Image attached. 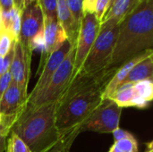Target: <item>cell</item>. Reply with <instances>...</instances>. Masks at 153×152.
<instances>
[{
	"mask_svg": "<svg viewBox=\"0 0 153 152\" xmlns=\"http://www.w3.org/2000/svg\"><path fill=\"white\" fill-rule=\"evenodd\" d=\"M45 18H57V0H39Z\"/></svg>",
	"mask_w": 153,
	"mask_h": 152,
	"instance_id": "cb8c5ba5",
	"label": "cell"
},
{
	"mask_svg": "<svg viewBox=\"0 0 153 152\" xmlns=\"http://www.w3.org/2000/svg\"><path fill=\"white\" fill-rule=\"evenodd\" d=\"M73 46L74 45L68 39H66L62 44V46H60L57 49H56L53 53H51L48 56V58L43 64L41 72L39 73V76L34 88L28 94V101L33 99L35 97H37L40 92H42L45 90V88L49 83L53 74L57 70V68L62 64V62L65 60V58L68 55Z\"/></svg>",
	"mask_w": 153,
	"mask_h": 152,
	"instance_id": "9c48e42d",
	"label": "cell"
},
{
	"mask_svg": "<svg viewBox=\"0 0 153 152\" xmlns=\"http://www.w3.org/2000/svg\"><path fill=\"white\" fill-rule=\"evenodd\" d=\"M32 51L25 48L19 40L14 42L13 56L10 65L12 79L17 83L25 97L28 98V83L30 74V60Z\"/></svg>",
	"mask_w": 153,
	"mask_h": 152,
	"instance_id": "30bf717a",
	"label": "cell"
},
{
	"mask_svg": "<svg viewBox=\"0 0 153 152\" xmlns=\"http://www.w3.org/2000/svg\"><path fill=\"white\" fill-rule=\"evenodd\" d=\"M151 58H152V64H153V50H152V55H151Z\"/></svg>",
	"mask_w": 153,
	"mask_h": 152,
	"instance_id": "74e56055",
	"label": "cell"
},
{
	"mask_svg": "<svg viewBox=\"0 0 153 152\" xmlns=\"http://www.w3.org/2000/svg\"><path fill=\"white\" fill-rule=\"evenodd\" d=\"M134 83H124L122 84L117 90L115 92L113 97L110 99L115 101L120 108H129L130 102L134 98L135 91L134 88Z\"/></svg>",
	"mask_w": 153,
	"mask_h": 152,
	"instance_id": "d6986e66",
	"label": "cell"
},
{
	"mask_svg": "<svg viewBox=\"0 0 153 152\" xmlns=\"http://www.w3.org/2000/svg\"><path fill=\"white\" fill-rule=\"evenodd\" d=\"M13 2H14V6L17 9L22 11V0H13Z\"/></svg>",
	"mask_w": 153,
	"mask_h": 152,
	"instance_id": "1f68e13d",
	"label": "cell"
},
{
	"mask_svg": "<svg viewBox=\"0 0 153 152\" xmlns=\"http://www.w3.org/2000/svg\"><path fill=\"white\" fill-rule=\"evenodd\" d=\"M56 102L40 106L27 103L16 117L11 132L17 134L31 152L44 151L62 137L56 127Z\"/></svg>",
	"mask_w": 153,
	"mask_h": 152,
	"instance_id": "3957f363",
	"label": "cell"
},
{
	"mask_svg": "<svg viewBox=\"0 0 153 152\" xmlns=\"http://www.w3.org/2000/svg\"><path fill=\"white\" fill-rule=\"evenodd\" d=\"M98 0H82V13H94Z\"/></svg>",
	"mask_w": 153,
	"mask_h": 152,
	"instance_id": "f1b7e54d",
	"label": "cell"
},
{
	"mask_svg": "<svg viewBox=\"0 0 153 152\" xmlns=\"http://www.w3.org/2000/svg\"><path fill=\"white\" fill-rule=\"evenodd\" d=\"M76 22L80 25L82 18V0H66Z\"/></svg>",
	"mask_w": 153,
	"mask_h": 152,
	"instance_id": "d4e9b609",
	"label": "cell"
},
{
	"mask_svg": "<svg viewBox=\"0 0 153 152\" xmlns=\"http://www.w3.org/2000/svg\"><path fill=\"white\" fill-rule=\"evenodd\" d=\"M117 68L108 67L93 73H80L56 102V127L61 136L81 127L103 100V93Z\"/></svg>",
	"mask_w": 153,
	"mask_h": 152,
	"instance_id": "6da1fadb",
	"label": "cell"
},
{
	"mask_svg": "<svg viewBox=\"0 0 153 152\" xmlns=\"http://www.w3.org/2000/svg\"><path fill=\"white\" fill-rule=\"evenodd\" d=\"M113 137H114V140L115 142H117V141H121V140H125V139H131V138H134V135H132L129 132L127 131H125L121 128H117L113 133Z\"/></svg>",
	"mask_w": 153,
	"mask_h": 152,
	"instance_id": "83f0119b",
	"label": "cell"
},
{
	"mask_svg": "<svg viewBox=\"0 0 153 152\" xmlns=\"http://www.w3.org/2000/svg\"><path fill=\"white\" fill-rule=\"evenodd\" d=\"M118 29L119 24L111 20L100 23L99 34L78 74L93 73L108 68L116 46Z\"/></svg>",
	"mask_w": 153,
	"mask_h": 152,
	"instance_id": "277c9868",
	"label": "cell"
},
{
	"mask_svg": "<svg viewBox=\"0 0 153 152\" xmlns=\"http://www.w3.org/2000/svg\"><path fill=\"white\" fill-rule=\"evenodd\" d=\"M57 18L67 36V39L73 45H75L80 25L73 16L66 0H57Z\"/></svg>",
	"mask_w": 153,
	"mask_h": 152,
	"instance_id": "5bb4252c",
	"label": "cell"
},
{
	"mask_svg": "<svg viewBox=\"0 0 153 152\" xmlns=\"http://www.w3.org/2000/svg\"><path fill=\"white\" fill-rule=\"evenodd\" d=\"M4 152H31L27 144L14 133L11 132Z\"/></svg>",
	"mask_w": 153,
	"mask_h": 152,
	"instance_id": "44dd1931",
	"label": "cell"
},
{
	"mask_svg": "<svg viewBox=\"0 0 153 152\" xmlns=\"http://www.w3.org/2000/svg\"><path fill=\"white\" fill-rule=\"evenodd\" d=\"M134 91L137 96L151 103L153 100V81L144 80L134 84Z\"/></svg>",
	"mask_w": 153,
	"mask_h": 152,
	"instance_id": "ffe728a7",
	"label": "cell"
},
{
	"mask_svg": "<svg viewBox=\"0 0 153 152\" xmlns=\"http://www.w3.org/2000/svg\"><path fill=\"white\" fill-rule=\"evenodd\" d=\"M67 39V36L60 24L58 18H45L44 17V41L45 47L42 53L40 66L48 56L57 49ZM39 66V67H40Z\"/></svg>",
	"mask_w": 153,
	"mask_h": 152,
	"instance_id": "8fae6325",
	"label": "cell"
},
{
	"mask_svg": "<svg viewBox=\"0 0 153 152\" xmlns=\"http://www.w3.org/2000/svg\"><path fill=\"white\" fill-rule=\"evenodd\" d=\"M1 23H2V10L0 8V26H1Z\"/></svg>",
	"mask_w": 153,
	"mask_h": 152,
	"instance_id": "d590c367",
	"label": "cell"
},
{
	"mask_svg": "<svg viewBox=\"0 0 153 152\" xmlns=\"http://www.w3.org/2000/svg\"><path fill=\"white\" fill-rule=\"evenodd\" d=\"M120 108L110 99H104L100 106L81 126V133L85 131L100 133H110L119 127L122 114Z\"/></svg>",
	"mask_w": 153,
	"mask_h": 152,
	"instance_id": "8992f818",
	"label": "cell"
},
{
	"mask_svg": "<svg viewBox=\"0 0 153 152\" xmlns=\"http://www.w3.org/2000/svg\"><path fill=\"white\" fill-rule=\"evenodd\" d=\"M149 49H153V0L137 4L121 22L108 67L117 68Z\"/></svg>",
	"mask_w": 153,
	"mask_h": 152,
	"instance_id": "7a4b0ae2",
	"label": "cell"
},
{
	"mask_svg": "<svg viewBox=\"0 0 153 152\" xmlns=\"http://www.w3.org/2000/svg\"><path fill=\"white\" fill-rule=\"evenodd\" d=\"M13 7H15L13 0H0V8L2 12H8Z\"/></svg>",
	"mask_w": 153,
	"mask_h": 152,
	"instance_id": "f546056e",
	"label": "cell"
},
{
	"mask_svg": "<svg viewBox=\"0 0 153 152\" xmlns=\"http://www.w3.org/2000/svg\"><path fill=\"white\" fill-rule=\"evenodd\" d=\"M21 13L22 11L13 7L8 12H2L1 28L8 31L15 40H18L21 30Z\"/></svg>",
	"mask_w": 153,
	"mask_h": 152,
	"instance_id": "e0dca14e",
	"label": "cell"
},
{
	"mask_svg": "<svg viewBox=\"0 0 153 152\" xmlns=\"http://www.w3.org/2000/svg\"><path fill=\"white\" fill-rule=\"evenodd\" d=\"M27 101L28 98L12 80L0 99V113L4 116H17L27 105Z\"/></svg>",
	"mask_w": 153,
	"mask_h": 152,
	"instance_id": "7c38bea8",
	"label": "cell"
},
{
	"mask_svg": "<svg viewBox=\"0 0 153 152\" xmlns=\"http://www.w3.org/2000/svg\"><path fill=\"white\" fill-rule=\"evenodd\" d=\"M7 136H8V135H6V134L0 133V152L5 151Z\"/></svg>",
	"mask_w": 153,
	"mask_h": 152,
	"instance_id": "4dcf8cb0",
	"label": "cell"
},
{
	"mask_svg": "<svg viewBox=\"0 0 153 152\" xmlns=\"http://www.w3.org/2000/svg\"><path fill=\"white\" fill-rule=\"evenodd\" d=\"M100 27V21L94 13H85L82 15L79 34L75 44V56L73 79L80 73L94 42L99 34Z\"/></svg>",
	"mask_w": 153,
	"mask_h": 152,
	"instance_id": "52a82bcc",
	"label": "cell"
},
{
	"mask_svg": "<svg viewBox=\"0 0 153 152\" xmlns=\"http://www.w3.org/2000/svg\"><path fill=\"white\" fill-rule=\"evenodd\" d=\"M75 56V45H74L68 55L53 74L49 83L45 90L27 103L31 106H40L47 103L56 102L73 79Z\"/></svg>",
	"mask_w": 153,
	"mask_h": 152,
	"instance_id": "5b68a950",
	"label": "cell"
},
{
	"mask_svg": "<svg viewBox=\"0 0 153 152\" xmlns=\"http://www.w3.org/2000/svg\"><path fill=\"white\" fill-rule=\"evenodd\" d=\"M15 41L8 31L0 27V56L4 57L12 49Z\"/></svg>",
	"mask_w": 153,
	"mask_h": 152,
	"instance_id": "603a6c76",
	"label": "cell"
},
{
	"mask_svg": "<svg viewBox=\"0 0 153 152\" xmlns=\"http://www.w3.org/2000/svg\"><path fill=\"white\" fill-rule=\"evenodd\" d=\"M153 151V141L147 143V147H146V151L145 152H152Z\"/></svg>",
	"mask_w": 153,
	"mask_h": 152,
	"instance_id": "836d02e7",
	"label": "cell"
},
{
	"mask_svg": "<svg viewBox=\"0 0 153 152\" xmlns=\"http://www.w3.org/2000/svg\"><path fill=\"white\" fill-rule=\"evenodd\" d=\"M44 27V13L39 1H34L24 7L21 13V30L18 40L22 45L30 50L33 39Z\"/></svg>",
	"mask_w": 153,
	"mask_h": 152,
	"instance_id": "ba28073f",
	"label": "cell"
},
{
	"mask_svg": "<svg viewBox=\"0 0 153 152\" xmlns=\"http://www.w3.org/2000/svg\"><path fill=\"white\" fill-rule=\"evenodd\" d=\"M109 3H110V0H98L97 1L94 14L96 18L100 21V22H101L105 14L108 12L109 8Z\"/></svg>",
	"mask_w": 153,
	"mask_h": 152,
	"instance_id": "484cf974",
	"label": "cell"
},
{
	"mask_svg": "<svg viewBox=\"0 0 153 152\" xmlns=\"http://www.w3.org/2000/svg\"><path fill=\"white\" fill-rule=\"evenodd\" d=\"M144 80L153 81V64L151 56L139 62L131 70L125 83H135Z\"/></svg>",
	"mask_w": 153,
	"mask_h": 152,
	"instance_id": "2e32d148",
	"label": "cell"
},
{
	"mask_svg": "<svg viewBox=\"0 0 153 152\" xmlns=\"http://www.w3.org/2000/svg\"><path fill=\"white\" fill-rule=\"evenodd\" d=\"M153 49H149L146 50L135 56H134L133 58L127 60L126 62H125L124 64H122L119 67H117L116 73H114L113 77L111 78V80L108 82V83L107 84L104 93H103V99H111L113 97V95L115 94V92L117 90V89L125 83L129 73L131 72V70L142 60L149 57L152 53Z\"/></svg>",
	"mask_w": 153,
	"mask_h": 152,
	"instance_id": "4fadbf2b",
	"label": "cell"
},
{
	"mask_svg": "<svg viewBox=\"0 0 153 152\" xmlns=\"http://www.w3.org/2000/svg\"><path fill=\"white\" fill-rule=\"evenodd\" d=\"M114 2H115V0H110V3H109V7H110V6L113 4V3H114ZM108 9H109V8H108Z\"/></svg>",
	"mask_w": 153,
	"mask_h": 152,
	"instance_id": "8d00e7d4",
	"label": "cell"
},
{
	"mask_svg": "<svg viewBox=\"0 0 153 152\" xmlns=\"http://www.w3.org/2000/svg\"><path fill=\"white\" fill-rule=\"evenodd\" d=\"M152 152H153V151H152Z\"/></svg>",
	"mask_w": 153,
	"mask_h": 152,
	"instance_id": "60d3db41",
	"label": "cell"
},
{
	"mask_svg": "<svg viewBox=\"0 0 153 152\" xmlns=\"http://www.w3.org/2000/svg\"><path fill=\"white\" fill-rule=\"evenodd\" d=\"M79 133H81V127H76L71 130L70 132L63 135L56 144L42 152H71L70 149L72 147V144L74 143Z\"/></svg>",
	"mask_w": 153,
	"mask_h": 152,
	"instance_id": "ac0fdd59",
	"label": "cell"
},
{
	"mask_svg": "<svg viewBox=\"0 0 153 152\" xmlns=\"http://www.w3.org/2000/svg\"><path fill=\"white\" fill-rule=\"evenodd\" d=\"M3 58L2 56H0V76L3 74Z\"/></svg>",
	"mask_w": 153,
	"mask_h": 152,
	"instance_id": "e575fe53",
	"label": "cell"
},
{
	"mask_svg": "<svg viewBox=\"0 0 153 152\" xmlns=\"http://www.w3.org/2000/svg\"><path fill=\"white\" fill-rule=\"evenodd\" d=\"M108 152H138V142L135 138L115 142Z\"/></svg>",
	"mask_w": 153,
	"mask_h": 152,
	"instance_id": "7402d4cb",
	"label": "cell"
},
{
	"mask_svg": "<svg viewBox=\"0 0 153 152\" xmlns=\"http://www.w3.org/2000/svg\"><path fill=\"white\" fill-rule=\"evenodd\" d=\"M36 1H39V0H36Z\"/></svg>",
	"mask_w": 153,
	"mask_h": 152,
	"instance_id": "ab89813d",
	"label": "cell"
},
{
	"mask_svg": "<svg viewBox=\"0 0 153 152\" xmlns=\"http://www.w3.org/2000/svg\"><path fill=\"white\" fill-rule=\"evenodd\" d=\"M12 80L13 79H12V75H11L10 71L4 73L0 76V99L3 96V94L4 93V91L9 87L10 83L12 82Z\"/></svg>",
	"mask_w": 153,
	"mask_h": 152,
	"instance_id": "4316f807",
	"label": "cell"
},
{
	"mask_svg": "<svg viewBox=\"0 0 153 152\" xmlns=\"http://www.w3.org/2000/svg\"><path fill=\"white\" fill-rule=\"evenodd\" d=\"M34 1H36V0H22V9H23L24 7L28 6L29 4H30L31 3H33Z\"/></svg>",
	"mask_w": 153,
	"mask_h": 152,
	"instance_id": "d6a6232c",
	"label": "cell"
},
{
	"mask_svg": "<svg viewBox=\"0 0 153 152\" xmlns=\"http://www.w3.org/2000/svg\"><path fill=\"white\" fill-rule=\"evenodd\" d=\"M137 4L138 0H115L101 22L111 20L117 24H120L125 17L134 10Z\"/></svg>",
	"mask_w": 153,
	"mask_h": 152,
	"instance_id": "9a60e30c",
	"label": "cell"
},
{
	"mask_svg": "<svg viewBox=\"0 0 153 152\" xmlns=\"http://www.w3.org/2000/svg\"><path fill=\"white\" fill-rule=\"evenodd\" d=\"M143 1H145V0H138V4H139L140 3H142V2H143Z\"/></svg>",
	"mask_w": 153,
	"mask_h": 152,
	"instance_id": "f35d334b",
	"label": "cell"
}]
</instances>
